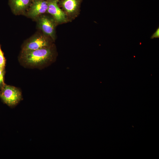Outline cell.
Returning <instances> with one entry per match:
<instances>
[{
  "label": "cell",
  "mask_w": 159,
  "mask_h": 159,
  "mask_svg": "<svg viewBox=\"0 0 159 159\" xmlns=\"http://www.w3.org/2000/svg\"><path fill=\"white\" fill-rule=\"evenodd\" d=\"M53 53L49 47L39 49L22 52L20 60L25 66L32 68H39L50 62Z\"/></svg>",
  "instance_id": "1"
},
{
  "label": "cell",
  "mask_w": 159,
  "mask_h": 159,
  "mask_svg": "<svg viewBox=\"0 0 159 159\" xmlns=\"http://www.w3.org/2000/svg\"><path fill=\"white\" fill-rule=\"evenodd\" d=\"M0 98L8 105L12 106L21 100V94L16 87L5 84L0 88Z\"/></svg>",
  "instance_id": "2"
},
{
  "label": "cell",
  "mask_w": 159,
  "mask_h": 159,
  "mask_svg": "<svg viewBox=\"0 0 159 159\" xmlns=\"http://www.w3.org/2000/svg\"><path fill=\"white\" fill-rule=\"evenodd\" d=\"M39 28L46 35L54 40L55 37V27L57 23L52 17L41 15L38 17Z\"/></svg>",
  "instance_id": "3"
},
{
  "label": "cell",
  "mask_w": 159,
  "mask_h": 159,
  "mask_svg": "<svg viewBox=\"0 0 159 159\" xmlns=\"http://www.w3.org/2000/svg\"><path fill=\"white\" fill-rule=\"evenodd\" d=\"M59 0H47V12L50 14L57 24L66 23L68 19L65 13L58 5Z\"/></svg>",
  "instance_id": "4"
},
{
  "label": "cell",
  "mask_w": 159,
  "mask_h": 159,
  "mask_svg": "<svg viewBox=\"0 0 159 159\" xmlns=\"http://www.w3.org/2000/svg\"><path fill=\"white\" fill-rule=\"evenodd\" d=\"M83 0H59L58 3L67 16L73 18L76 16L80 11Z\"/></svg>",
  "instance_id": "5"
},
{
  "label": "cell",
  "mask_w": 159,
  "mask_h": 159,
  "mask_svg": "<svg viewBox=\"0 0 159 159\" xmlns=\"http://www.w3.org/2000/svg\"><path fill=\"white\" fill-rule=\"evenodd\" d=\"M47 38L42 35H37L26 42L23 46L22 52L29 51L49 47Z\"/></svg>",
  "instance_id": "6"
},
{
  "label": "cell",
  "mask_w": 159,
  "mask_h": 159,
  "mask_svg": "<svg viewBox=\"0 0 159 159\" xmlns=\"http://www.w3.org/2000/svg\"><path fill=\"white\" fill-rule=\"evenodd\" d=\"M47 0H32L27 15L32 18H35L47 12Z\"/></svg>",
  "instance_id": "7"
},
{
  "label": "cell",
  "mask_w": 159,
  "mask_h": 159,
  "mask_svg": "<svg viewBox=\"0 0 159 159\" xmlns=\"http://www.w3.org/2000/svg\"><path fill=\"white\" fill-rule=\"evenodd\" d=\"M32 0H9V5L16 14L24 12L29 8Z\"/></svg>",
  "instance_id": "8"
},
{
  "label": "cell",
  "mask_w": 159,
  "mask_h": 159,
  "mask_svg": "<svg viewBox=\"0 0 159 159\" xmlns=\"http://www.w3.org/2000/svg\"><path fill=\"white\" fill-rule=\"evenodd\" d=\"M6 60L0 45V68L4 69Z\"/></svg>",
  "instance_id": "9"
},
{
  "label": "cell",
  "mask_w": 159,
  "mask_h": 159,
  "mask_svg": "<svg viewBox=\"0 0 159 159\" xmlns=\"http://www.w3.org/2000/svg\"><path fill=\"white\" fill-rule=\"evenodd\" d=\"M4 69L0 68V88L5 84L4 82Z\"/></svg>",
  "instance_id": "10"
},
{
  "label": "cell",
  "mask_w": 159,
  "mask_h": 159,
  "mask_svg": "<svg viewBox=\"0 0 159 159\" xmlns=\"http://www.w3.org/2000/svg\"><path fill=\"white\" fill-rule=\"evenodd\" d=\"M159 37V27L157 29L156 31L151 36L150 38L151 39H153L154 38Z\"/></svg>",
  "instance_id": "11"
}]
</instances>
